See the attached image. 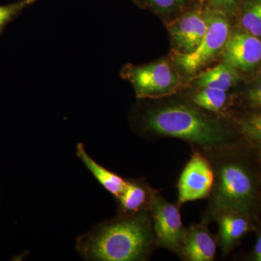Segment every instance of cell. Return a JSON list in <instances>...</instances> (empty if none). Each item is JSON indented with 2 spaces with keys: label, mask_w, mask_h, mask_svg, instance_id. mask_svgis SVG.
Wrapping results in <instances>:
<instances>
[{
  "label": "cell",
  "mask_w": 261,
  "mask_h": 261,
  "mask_svg": "<svg viewBox=\"0 0 261 261\" xmlns=\"http://www.w3.org/2000/svg\"><path fill=\"white\" fill-rule=\"evenodd\" d=\"M227 100L226 91L206 87L192 96V102L202 109L211 112H219Z\"/></svg>",
  "instance_id": "15"
},
{
  "label": "cell",
  "mask_w": 261,
  "mask_h": 261,
  "mask_svg": "<svg viewBox=\"0 0 261 261\" xmlns=\"http://www.w3.org/2000/svg\"><path fill=\"white\" fill-rule=\"evenodd\" d=\"M37 0H19L8 5H0V35L5 27L16 18L23 10L34 4Z\"/></svg>",
  "instance_id": "17"
},
{
  "label": "cell",
  "mask_w": 261,
  "mask_h": 261,
  "mask_svg": "<svg viewBox=\"0 0 261 261\" xmlns=\"http://www.w3.org/2000/svg\"><path fill=\"white\" fill-rule=\"evenodd\" d=\"M154 190L140 181H127L124 190L117 197L121 215L135 214L149 208Z\"/></svg>",
  "instance_id": "12"
},
{
  "label": "cell",
  "mask_w": 261,
  "mask_h": 261,
  "mask_svg": "<svg viewBox=\"0 0 261 261\" xmlns=\"http://www.w3.org/2000/svg\"><path fill=\"white\" fill-rule=\"evenodd\" d=\"M223 58L237 70H253L261 61V41L246 32L233 33L223 48Z\"/></svg>",
  "instance_id": "8"
},
{
  "label": "cell",
  "mask_w": 261,
  "mask_h": 261,
  "mask_svg": "<svg viewBox=\"0 0 261 261\" xmlns=\"http://www.w3.org/2000/svg\"><path fill=\"white\" fill-rule=\"evenodd\" d=\"M121 75L132 84L139 98L157 97L170 93L178 83L177 74L166 61L141 66L127 65Z\"/></svg>",
  "instance_id": "5"
},
{
  "label": "cell",
  "mask_w": 261,
  "mask_h": 261,
  "mask_svg": "<svg viewBox=\"0 0 261 261\" xmlns=\"http://www.w3.org/2000/svg\"><path fill=\"white\" fill-rule=\"evenodd\" d=\"M254 257L257 261H261V233L257 237L256 244L254 248Z\"/></svg>",
  "instance_id": "22"
},
{
  "label": "cell",
  "mask_w": 261,
  "mask_h": 261,
  "mask_svg": "<svg viewBox=\"0 0 261 261\" xmlns=\"http://www.w3.org/2000/svg\"><path fill=\"white\" fill-rule=\"evenodd\" d=\"M214 183V172L210 160L203 152L196 151L178 179V206L208 197Z\"/></svg>",
  "instance_id": "7"
},
{
  "label": "cell",
  "mask_w": 261,
  "mask_h": 261,
  "mask_svg": "<svg viewBox=\"0 0 261 261\" xmlns=\"http://www.w3.org/2000/svg\"><path fill=\"white\" fill-rule=\"evenodd\" d=\"M219 226V244L223 255H227L250 229V216L228 209H211Z\"/></svg>",
  "instance_id": "10"
},
{
  "label": "cell",
  "mask_w": 261,
  "mask_h": 261,
  "mask_svg": "<svg viewBox=\"0 0 261 261\" xmlns=\"http://www.w3.org/2000/svg\"><path fill=\"white\" fill-rule=\"evenodd\" d=\"M217 245L208 229V222L202 221L187 228L181 256L189 261L214 260Z\"/></svg>",
  "instance_id": "11"
},
{
  "label": "cell",
  "mask_w": 261,
  "mask_h": 261,
  "mask_svg": "<svg viewBox=\"0 0 261 261\" xmlns=\"http://www.w3.org/2000/svg\"><path fill=\"white\" fill-rule=\"evenodd\" d=\"M76 148L78 157L82 160L86 167L88 168L89 171L94 175V177L97 178L102 187L116 197L121 195L126 187L127 181L121 176L111 172L95 162L86 152L82 144L77 146Z\"/></svg>",
  "instance_id": "13"
},
{
  "label": "cell",
  "mask_w": 261,
  "mask_h": 261,
  "mask_svg": "<svg viewBox=\"0 0 261 261\" xmlns=\"http://www.w3.org/2000/svg\"><path fill=\"white\" fill-rule=\"evenodd\" d=\"M248 98L250 102L261 108V82L249 91Z\"/></svg>",
  "instance_id": "20"
},
{
  "label": "cell",
  "mask_w": 261,
  "mask_h": 261,
  "mask_svg": "<svg viewBox=\"0 0 261 261\" xmlns=\"http://www.w3.org/2000/svg\"><path fill=\"white\" fill-rule=\"evenodd\" d=\"M240 23L245 32L261 37V0H245Z\"/></svg>",
  "instance_id": "16"
},
{
  "label": "cell",
  "mask_w": 261,
  "mask_h": 261,
  "mask_svg": "<svg viewBox=\"0 0 261 261\" xmlns=\"http://www.w3.org/2000/svg\"><path fill=\"white\" fill-rule=\"evenodd\" d=\"M230 147L207 156L214 172L211 209H228L250 216L256 200V181L246 164L230 154Z\"/></svg>",
  "instance_id": "3"
},
{
  "label": "cell",
  "mask_w": 261,
  "mask_h": 261,
  "mask_svg": "<svg viewBox=\"0 0 261 261\" xmlns=\"http://www.w3.org/2000/svg\"><path fill=\"white\" fill-rule=\"evenodd\" d=\"M206 12L208 29L200 44L192 53H178L176 57V64L188 74H193L208 63L223 49L229 37V23L225 15L220 12Z\"/></svg>",
  "instance_id": "6"
},
{
  "label": "cell",
  "mask_w": 261,
  "mask_h": 261,
  "mask_svg": "<svg viewBox=\"0 0 261 261\" xmlns=\"http://www.w3.org/2000/svg\"><path fill=\"white\" fill-rule=\"evenodd\" d=\"M213 5L222 10H231L237 4L238 0H209Z\"/></svg>",
  "instance_id": "21"
},
{
  "label": "cell",
  "mask_w": 261,
  "mask_h": 261,
  "mask_svg": "<svg viewBox=\"0 0 261 261\" xmlns=\"http://www.w3.org/2000/svg\"><path fill=\"white\" fill-rule=\"evenodd\" d=\"M154 243L152 218L147 208L98 225L80 237L77 248L89 260H142L148 256Z\"/></svg>",
  "instance_id": "1"
},
{
  "label": "cell",
  "mask_w": 261,
  "mask_h": 261,
  "mask_svg": "<svg viewBox=\"0 0 261 261\" xmlns=\"http://www.w3.org/2000/svg\"><path fill=\"white\" fill-rule=\"evenodd\" d=\"M207 12L191 10L170 25L169 32L173 43L180 53L195 50L205 37L208 29Z\"/></svg>",
  "instance_id": "9"
},
{
  "label": "cell",
  "mask_w": 261,
  "mask_h": 261,
  "mask_svg": "<svg viewBox=\"0 0 261 261\" xmlns=\"http://www.w3.org/2000/svg\"><path fill=\"white\" fill-rule=\"evenodd\" d=\"M239 77L238 70L224 62L202 73L197 79L196 84L201 88L211 87L227 92L228 89L238 82Z\"/></svg>",
  "instance_id": "14"
},
{
  "label": "cell",
  "mask_w": 261,
  "mask_h": 261,
  "mask_svg": "<svg viewBox=\"0 0 261 261\" xmlns=\"http://www.w3.org/2000/svg\"><path fill=\"white\" fill-rule=\"evenodd\" d=\"M149 209L155 243L181 255L187 228L184 226L178 207L153 191Z\"/></svg>",
  "instance_id": "4"
},
{
  "label": "cell",
  "mask_w": 261,
  "mask_h": 261,
  "mask_svg": "<svg viewBox=\"0 0 261 261\" xmlns=\"http://www.w3.org/2000/svg\"><path fill=\"white\" fill-rule=\"evenodd\" d=\"M145 6L161 13H170L178 9L186 0H140Z\"/></svg>",
  "instance_id": "19"
},
{
  "label": "cell",
  "mask_w": 261,
  "mask_h": 261,
  "mask_svg": "<svg viewBox=\"0 0 261 261\" xmlns=\"http://www.w3.org/2000/svg\"><path fill=\"white\" fill-rule=\"evenodd\" d=\"M142 122L152 135L186 141L207 154L230 147L231 133L221 121L185 105L148 110Z\"/></svg>",
  "instance_id": "2"
},
{
  "label": "cell",
  "mask_w": 261,
  "mask_h": 261,
  "mask_svg": "<svg viewBox=\"0 0 261 261\" xmlns=\"http://www.w3.org/2000/svg\"><path fill=\"white\" fill-rule=\"evenodd\" d=\"M242 128L261 152V115H255L245 119L242 123Z\"/></svg>",
  "instance_id": "18"
}]
</instances>
